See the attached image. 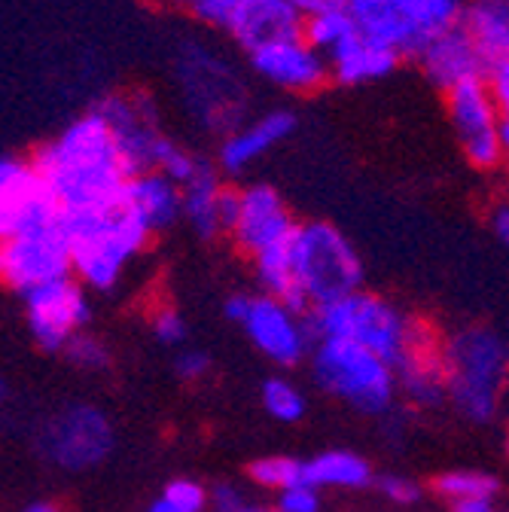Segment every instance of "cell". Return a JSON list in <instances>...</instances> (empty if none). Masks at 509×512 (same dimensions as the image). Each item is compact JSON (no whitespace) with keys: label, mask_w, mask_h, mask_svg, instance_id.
Returning a JSON list of instances; mask_svg holds the SVG:
<instances>
[{"label":"cell","mask_w":509,"mask_h":512,"mask_svg":"<svg viewBox=\"0 0 509 512\" xmlns=\"http://www.w3.org/2000/svg\"><path fill=\"white\" fill-rule=\"evenodd\" d=\"M31 165L61 214L116 202L132 174L95 107L55 132L31 156Z\"/></svg>","instance_id":"obj_1"},{"label":"cell","mask_w":509,"mask_h":512,"mask_svg":"<svg viewBox=\"0 0 509 512\" xmlns=\"http://www.w3.org/2000/svg\"><path fill=\"white\" fill-rule=\"evenodd\" d=\"M61 229L71 250V275H77L83 287L101 293L116 287L122 272L138 260L153 238L119 199L61 214Z\"/></svg>","instance_id":"obj_2"},{"label":"cell","mask_w":509,"mask_h":512,"mask_svg":"<svg viewBox=\"0 0 509 512\" xmlns=\"http://www.w3.org/2000/svg\"><path fill=\"white\" fill-rule=\"evenodd\" d=\"M302 324L305 333L314 339H348L363 345L366 351L385 360L394 372L403 366L409 351L427 336V330L403 317L397 305L363 290L308 308Z\"/></svg>","instance_id":"obj_3"},{"label":"cell","mask_w":509,"mask_h":512,"mask_svg":"<svg viewBox=\"0 0 509 512\" xmlns=\"http://www.w3.org/2000/svg\"><path fill=\"white\" fill-rule=\"evenodd\" d=\"M110 125L113 141L129 171H162L174 183H186L205 162L196 150L183 147L165 132V119L156 95L144 89H125L107 95L95 107Z\"/></svg>","instance_id":"obj_4"},{"label":"cell","mask_w":509,"mask_h":512,"mask_svg":"<svg viewBox=\"0 0 509 512\" xmlns=\"http://www.w3.org/2000/svg\"><path fill=\"white\" fill-rule=\"evenodd\" d=\"M290 263L308 308L360 290L363 263L345 232L327 220H305L290 232Z\"/></svg>","instance_id":"obj_5"},{"label":"cell","mask_w":509,"mask_h":512,"mask_svg":"<svg viewBox=\"0 0 509 512\" xmlns=\"http://www.w3.org/2000/svg\"><path fill=\"white\" fill-rule=\"evenodd\" d=\"M445 394H452L458 412L476 424L497 415L503 375H506V345L488 327H473L458 333L442 351Z\"/></svg>","instance_id":"obj_6"},{"label":"cell","mask_w":509,"mask_h":512,"mask_svg":"<svg viewBox=\"0 0 509 512\" xmlns=\"http://www.w3.org/2000/svg\"><path fill=\"white\" fill-rule=\"evenodd\" d=\"M174 86L180 89L183 110L214 135H226L247 113L244 80L232 61L205 43H193L180 52L174 68Z\"/></svg>","instance_id":"obj_7"},{"label":"cell","mask_w":509,"mask_h":512,"mask_svg":"<svg viewBox=\"0 0 509 512\" xmlns=\"http://www.w3.org/2000/svg\"><path fill=\"white\" fill-rule=\"evenodd\" d=\"M464 0H348L345 13L357 34L415 58L424 43L449 31L461 19Z\"/></svg>","instance_id":"obj_8"},{"label":"cell","mask_w":509,"mask_h":512,"mask_svg":"<svg viewBox=\"0 0 509 512\" xmlns=\"http://www.w3.org/2000/svg\"><path fill=\"white\" fill-rule=\"evenodd\" d=\"M442 98L464 162L482 174L500 171L509 153V110L491 95L482 77L442 92Z\"/></svg>","instance_id":"obj_9"},{"label":"cell","mask_w":509,"mask_h":512,"mask_svg":"<svg viewBox=\"0 0 509 512\" xmlns=\"http://www.w3.org/2000/svg\"><path fill=\"white\" fill-rule=\"evenodd\" d=\"M314 375L330 394L351 403L366 415H381L394 403V369L348 339H317Z\"/></svg>","instance_id":"obj_10"},{"label":"cell","mask_w":509,"mask_h":512,"mask_svg":"<svg viewBox=\"0 0 509 512\" xmlns=\"http://www.w3.org/2000/svg\"><path fill=\"white\" fill-rule=\"evenodd\" d=\"M189 16L244 55L269 40L296 34L302 25L287 0H196Z\"/></svg>","instance_id":"obj_11"},{"label":"cell","mask_w":509,"mask_h":512,"mask_svg":"<svg viewBox=\"0 0 509 512\" xmlns=\"http://www.w3.org/2000/svg\"><path fill=\"white\" fill-rule=\"evenodd\" d=\"M71 275V250L61 220L0 241V287L31 293Z\"/></svg>","instance_id":"obj_12"},{"label":"cell","mask_w":509,"mask_h":512,"mask_svg":"<svg viewBox=\"0 0 509 512\" xmlns=\"http://www.w3.org/2000/svg\"><path fill=\"white\" fill-rule=\"evenodd\" d=\"M247 68L260 83L272 86L275 92L308 98L321 92L330 83L327 58L317 52L299 31L290 37L269 40L247 52Z\"/></svg>","instance_id":"obj_13"},{"label":"cell","mask_w":509,"mask_h":512,"mask_svg":"<svg viewBox=\"0 0 509 512\" xmlns=\"http://www.w3.org/2000/svg\"><path fill=\"white\" fill-rule=\"evenodd\" d=\"M458 28L479 55L485 86L509 110V0H464Z\"/></svg>","instance_id":"obj_14"},{"label":"cell","mask_w":509,"mask_h":512,"mask_svg":"<svg viewBox=\"0 0 509 512\" xmlns=\"http://www.w3.org/2000/svg\"><path fill=\"white\" fill-rule=\"evenodd\" d=\"M296 220L272 183H247L235 189V208L226 235L244 256H257L260 250L284 241L293 232Z\"/></svg>","instance_id":"obj_15"},{"label":"cell","mask_w":509,"mask_h":512,"mask_svg":"<svg viewBox=\"0 0 509 512\" xmlns=\"http://www.w3.org/2000/svg\"><path fill=\"white\" fill-rule=\"evenodd\" d=\"M296 113L290 107H269L263 113L244 116L238 125H232L226 135H220L214 168L220 177H238L247 168H253L260 159H266L272 150L287 144L296 132Z\"/></svg>","instance_id":"obj_16"},{"label":"cell","mask_w":509,"mask_h":512,"mask_svg":"<svg viewBox=\"0 0 509 512\" xmlns=\"http://www.w3.org/2000/svg\"><path fill=\"white\" fill-rule=\"evenodd\" d=\"M25 314L37 345L46 351H61L86 327L89 299L83 284L68 275L25 293Z\"/></svg>","instance_id":"obj_17"},{"label":"cell","mask_w":509,"mask_h":512,"mask_svg":"<svg viewBox=\"0 0 509 512\" xmlns=\"http://www.w3.org/2000/svg\"><path fill=\"white\" fill-rule=\"evenodd\" d=\"M55 220H61V211L40 183L31 159L0 156V241Z\"/></svg>","instance_id":"obj_18"},{"label":"cell","mask_w":509,"mask_h":512,"mask_svg":"<svg viewBox=\"0 0 509 512\" xmlns=\"http://www.w3.org/2000/svg\"><path fill=\"white\" fill-rule=\"evenodd\" d=\"M113 445L110 421L89 406L61 412L43 433L46 455L65 470H86L107 458Z\"/></svg>","instance_id":"obj_19"},{"label":"cell","mask_w":509,"mask_h":512,"mask_svg":"<svg viewBox=\"0 0 509 512\" xmlns=\"http://www.w3.org/2000/svg\"><path fill=\"white\" fill-rule=\"evenodd\" d=\"M241 327L250 336V342L278 366H296L305 354V324L299 320V314H293L272 296H253Z\"/></svg>","instance_id":"obj_20"},{"label":"cell","mask_w":509,"mask_h":512,"mask_svg":"<svg viewBox=\"0 0 509 512\" xmlns=\"http://www.w3.org/2000/svg\"><path fill=\"white\" fill-rule=\"evenodd\" d=\"M232 208L235 186H226V180L211 162H202L193 177L180 183V220H186L189 229L205 241L226 235Z\"/></svg>","instance_id":"obj_21"},{"label":"cell","mask_w":509,"mask_h":512,"mask_svg":"<svg viewBox=\"0 0 509 512\" xmlns=\"http://www.w3.org/2000/svg\"><path fill=\"white\" fill-rule=\"evenodd\" d=\"M400 55L388 46H381L363 34H351L342 46H336L327 55V74L330 83L360 89V86H375L381 80H388L400 68Z\"/></svg>","instance_id":"obj_22"},{"label":"cell","mask_w":509,"mask_h":512,"mask_svg":"<svg viewBox=\"0 0 509 512\" xmlns=\"http://www.w3.org/2000/svg\"><path fill=\"white\" fill-rule=\"evenodd\" d=\"M119 202L150 235H156L180 220V183L162 171H135L122 183Z\"/></svg>","instance_id":"obj_23"},{"label":"cell","mask_w":509,"mask_h":512,"mask_svg":"<svg viewBox=\"0 0 509 512\" xmlns=\"http://www.w3.org/2000/svg\"><path fill=\"white\" fill-rule=\"evenodd\" d=\"M415 61H418L424 80L439 92H449V89H455L461 83H470V80L482 77L479 55H476L473 43L467 40V34L458 25L449 28V31H442L430 43H424L421 52L415 55Z\"/></svg>","instance_id":"obj_24"},{"label":"cell","mask_w":509,"mask_h":512,"mask_svg":"<svg viewBox=\"0 0 509 512\" xmlns=\"http://www.w3.org/2000/svg\"><path fill=\"white\" fill-rule=\"evenodd\" d=\"M302 482L308 488H366L372 467L354 452H324L302 461Z\"/></svg>","instance_id":"obj_25"},{"label":"cell","mask_w":509,"mask_h":512,"mask_svg":"<svg viewBox=\"0 0 509 512\" xmlns=\"http://www.w3.org/2000/svg\"><path fill=\"white\" fill-rule=\"evenodd\" d=\"M439 497H449L452 503H467V500H494L500 491L497 476L482 473V470H449L436 476L433 482Z\"/></svg>","instance_id":"obj_26"},{"label":"cell","mask_w":509,"mask_h":512,"mask_svg":"<svg viewBox=\"0 0 509 512\" xmlns=\"http://www.w3.org/2000/svg\"><path fill=\"white\" fill-rule=\"evenodd\" d=\"M354 31H357V28H354V22L348 19L345 10L311 16V19H302V25H299V34H302L317 52H321L324 58H327L336 46H342Z\"/></svg>","instance_id":"obj_27"},{"label":"cell","mask_w":509,"mask_h":512,"mask_svg":"<svg viewBox=\"0 0 509 512\" xmlns=\"http://www.w3.org/2000/svg\"><path fill=\"white\" fill-rule=\"evenodd\" d=\"M250 479L257 482L260 488H278V491H287V488H296V485H305L302 482V461L296 458H260L250 464Z\"/></svg>","instance_id":"obj_28"},{"label":"cell","mask_w":509,"mask_h":512,"mask_svg":"<svg viewBox=\"0 0 509 512\" xmlns=\"http://www.w3.org/2000/svg\"><path fill=\"white\" fill-rule=\"evenodd\" d=\"M263 403H266L269 415H275L278 421H287V424H293L305 415V397L287 378H269L263 384Z\"/></svg>","instance_id":"obj_29"},{"label":"cell","mask_w":509,"mask_h":512,"mask_svg":"<svg viewBox=\"0 0 509 512\" xmlns=\"http://www.w3.org/2000/svg\"><path fill=\"white\" fill-rule=\"evenodd\" d=\"M208 494L193 479H174L165 485L162 497L147 512H205Z\"/></svg>","instance_id":"obj_30"},{"label":"cell","mask_w":509,"mask_h":512,"mask_svg":"<svg viewBox=\"0 0 509 512\" xmlns=\"http://www.w3.org/2000/svg\"><path fill=\"white\" fill-rule=\"evenodd\" d=\"M61 351H65V357H68L74 366H80V369H104L107 360H110L107 348H104L98 339L86 336V333H77Z\"/></svg>","instance_id":"obj_31"},{"label":"cell","mask_w":509,"mask_h":512,"mask_svg":"<svg viewBox=\"0 0 509 512\" xmlns=\"http://www.w3.org/2000/svg\"><path fill=\"white\" fill-rule=\"evenodd\" d=\"M153 333L162 345H180L186 339V320L177 308H159L153 314Z\"/></svg>","instance_id":"obj_32"},{"label":"cell","mask_w":509,"mask_h":512,"mask_svg":"<svg viewBox=\"0 0 509 512\" xmlns=\"http://www.w3.org/2000/svg\"><path fill=\"white\" fill-rule=\"evenodd\" d=\"M278 512H321V497H317V488L296 485V488L281 491Z\"/></svg>","instance_id":"obj_33"},{"label":"cell","mask_w":509,"mask_h":512,"mask_svg":"<svg viewBox=\"0 0 509 512\" xmlns=\"http://www.w3.org/2000/svg\"><path fill=\"white\" fill-rule=\"evenodd\" d=\"M378 491L385 494L391 503H415L418 497H421V488H418V482H412V479H406V476H381L378 479Z\"/></svg>","instance_id":"obj_34"},{"label":"cell","mask_w":509,"mask_h":512,"mask_svg":"<svg viewBox=\"0 0 509 512\" xmlns=\"http://www.w3.org/2000/svg\"><path fill=\"white\" fill-rule=\"evenodd\" d=\"M208 366H211V360L202 351H183L174 363V369L183 381H199L208 372Z\"/></svg>","instance_id":"obj_35"},{"label":"cell","mask_w":509,"mask_h":512,"mask_svg":"<svg viewBox=\"0 0 509 512\" xmlns=\"http://www.w3.org/2000/svg\"><path fill=\"white\" fill-rule=\"evenodd\" d=\"M293 7V13L299 19H311V16H321V13H336V10H345L348 0H287Z\"/></svg>","instance_id":"obj_36"},{"label":"cell","mask_w":509,"mask_h":512,"mask_svg":"<svg viewBox=\"0 0 509 512\" xmlns=\"http://www.w3.org/2000/svg\"><path fill=\"white\" fill-rule=\"evenodd\" d=\"M211 506H214V512H241L247 503H244V497L238 494V488H232V485H217L214 494H211Z\"/></svg>","instance_id":"obj_37"},{"label":"cell","mask_w":509,"mask_h":512,"mask_svg":"<svg viewBox=\"0 0 509 512\" xmlns=\"http://www.w3.org/2000/svg\"><path fill=\"white\" fill-rule=\"evenodd\" d=\"M250 299H253V296H247V293H232V296L223 302V314H226L229 320H235V324H241V320L247 317V311H250Z\"/></svg>","instance_id":"obj_38"},{"label":"cell","mask_w":509,"mask_h":512,"mask_svg":"<svg viewBox=\"0 0 509 512\" xmlns=\"http://www.w3.org/2000/svg\"><path fill=\"white\" fill-rule=\"evenodd\" d=\"M488 226H491V232H494V238H497L500 244H506V241H509V211H506V205H503V202H497V208L491 211Z\"/></svg>","instance_id":"obj_39"},{"label":"cell","mask_w":509,"mask_h":512,"mask_svg":"<svg viewBox=\"0 0 509 512\" xmlns=\"http://www.w3.org/2000/svg\"><path fill=\"white\" fill-rule=\"evenodd\" d=\"M455 512H497L491 500H467V503H455Z\"/></svg>","instance_id":"obj_40"},{"label":"cell","mask_w":509,"mask_h":512,"mask_svg":"<svg viewBox=\"0 0 509 512\" xmlns=\"http://www.w3.org/2000/svg\"><path fill=\"white\" fill-rule=\"evenodd\" d=\"M22 512H61L52 500H34V503H28Z\"/></svg>","instance_id":"obj_41"},{"label":"cell","mask_w":509,"mask_h":512,"mask_svg":"<svg viewBox=\"0 0 509 512\" xmlns=\"http://www.w3.org/2000/svg\"><path fill=\"white\" fill-rule=\"evenodd\" d=\"M153 4H162V7H180V10H189L196 4V0H153Z\"/></svg>","instance_id":"obj_42"},{"label":"cell","mask_w":509,"mask_h":512,"mask_svg":"<svg viewBox=\"0 0 509 512\" xmlns=\"http://www.w3.org/2000/svg\"><path fill=\"white\" fill-rule=\"evenodd\" d=\"M241 512H269V509H260V506H244Z\"/></svg>","instance_id":"obj_43"},{"label":"cell","mask_w":509,"mask_h":512,"mask_svg":"<svg viewBox=\"0 0 509 512\" xmlns=\"http://www.w3.org/2000/svg\"><path fill=\"white\" fill-rule=\"evenodd\" d=\"M4 391H7V388H4V381H0V400H4Z\"/></svg>","instance_id":"obj_44"}]
</instances>
